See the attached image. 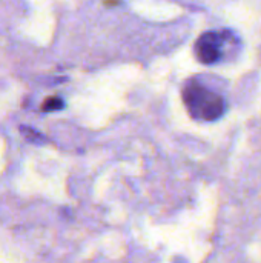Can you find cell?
<instances>
[{"mask_svg":"<svg viewBox=\"0 0 261 263\" xmlns=\"http://www.w3.org/2000/svg\"><path fill=\"white\" fill-rule=\"evenodd\" d=\"M183 97L189 111L203 120H217L224 113V100L200 85L186 86Z\"/></svg>","mask_w":261,"mask_h":263,"instance_id":"obj_1","label":"cell"},{"mask_svg":"<svg viewBox=\"0 0 261 263\" xmlns=\"http://www.w3.org/2000/svg\"><path fill=\"white\" fill-rule=\"evenodd\" d=\"M20 131L25 135V138L29 140V142H32V143H43L45 142V137L36 130L28 128V127H20Z\"/></svg>","mask_w":261,"mask_h":263,"instance_id":"obj_3","label":"cell"},{"mask_svg":"<svg viewBox=\"0 0 261 263\" xmlns=\"http://www.w3.org/2000/svg\"><path fill=\"white\" fill-rule=\"evenodd\" d=\"M220 45L221 37L215 32L203 34L197 42V57L203 63H214L220 59Z\"/></svg>","mask_w":261,"mask_h":263,"instance_id":"obj_2","label":"cell"},{"mask_svg":"<svg viewBox=\"0 0 261 263\" xmlns=\"http://www.w3.org/2000/svg\"><path fill=\"white\" fill-rule=\"evenodd\" d=\"M106 3H108V5H115L117 0H106Z\"/></svg>","mask_w":261,"mask_h":263,"instance_id":"obj_5","label":"cell"},{"mask_svg":"<svg viewBox=\"0 0 261 263\" xmlns=\"http://www.w3.org/2000/svg\"><path fill=\"white\" fill-rule=\"evenodd\" d=\"M65 107V102L60 97H49L43 105H42V110L49 113V111H59Z\"/></svg>","mask_w":261,"mask_h":263,"instance_id":"obj_4","label":"cell"}]
</instances>
